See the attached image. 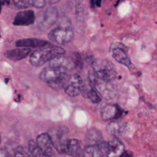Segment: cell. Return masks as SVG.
Wrapping results in <instances>:
<instances>
[{
    "instance_id": "8",
    "label": "cell",
    "mask_w": 157,
    "mask_h": 157,
    "mask_svg": "<svg viewBox=\"0 0 157 157\" xmlns=\"http://www.w3.org/2000/svg\"><path fill=\"white\" fill-rule=\"evenodd\" d=\"M84 88L81 77L75 74L71 76L64 87L65 93L71 97H75L81 93Z\"/></svg>"
},
{
    "instance_id": "14",
    "label": "cell",
    "mask_w": 157,
    "mask_h": 157,
    "mask_svg": "<svg viewBox=\"0 0 157 157\" xmlns=\"http://www.w3.org/2000/svg\"><path fill=\"white\" fill-rule=\"evenodd\" d=\"M112 56L118 63L128 67L130 70L134 68V64L123 48L120 47L113 48L112 49Z\"/></svg>"
},
{
    "instance_id": "29",
    "label": "cell",
    "mask_w": 157,
    "mask_h": 157,
    "mask_svg": "<svg viewBox=\"0 0 157 157\" xmlns=\"http://www.w3.org/2000/svg\"><path fill=\"white\" fill-rule=\"evenodd\" d=\"M101 1H96V6H98V7H100V6H101Z\"/></svg>"
},
{
    "instance_id": "7",
    "label": "cell",
    "mask_w": 157,
    "mask_h": 157,
    "mask_svg": "<svg viewBox=\"0 0 157 157\" xmlns=\"http://www.w3.org/2000/svg\"><path fill=\"white\" fill-rule=\"evenodd\" d=\"M67 129L66 128H55L49 134L55 148L61 154H66V147L68 142L67 139Z\"/></svg>"
},
{
    "instance_id": "20",
    "label": "cell",
    "mask_w": 157,
    "mask_h": 157,
    "mask_svg": "<svg viewBox=\"0 0 157 157\" xmlns=\"http://www.w3.org/2000/svg\"><path fill=\"white\" fill-rule=\"evenodd\" d=\"M127 128L126 123H123L120 121H113L109 123L106 126L107 132L112 135L123 133Z\"/></svg>"
},
{
    "instance_id": "9",
    "label": "cell",
    "mask_w": 157,
    "mask_h": 157,
    "mask_svg": "<svg viewBox=\"0 0 157 157\" xmlns=\"http://www.w3.org/2000/svg\"><path fill=\"white\" fill-rule=\"evenodd\" d=\"M36 144L39 148L47 155L54 157L55 151L52 139L48 133L39 134L36 138Z\"/></svg>"
},
{
    "instance_id": "27",
    "label": "cell",
    "mask_w": 157,
    "mask_h": 157,
    "mask_svg": "<svg viewBox=\"0 0 157 157\" xmlns=\"http://www.w3.org/2000/svg\"><path fill=\"white\" fill-rule=\"evenodd\" d=\"M0 157H12L10 153L4 149H0Z\"/></svg>"
},
{
    "instance_id": "10",
    "label": "cell",
    "mask_w": 157,
    "mask_h": 157,
    "mask_svg": "<svg viewBox=\"0 0 157 157\" xmlns=\"http://www.w3.org/2000/svg\"><path fill=\"white\" fill-rule=\"evenodd\" d=\"M35 14L32 10H24L17 13L13 24L15 26H28L34 23Z\"/></svg>"
},
{
    "instance_id": "25",
    "label": "cell",
    "mask_w": 157,
    "mask_h": 157,
    "mask_svg": "<svg viewBox=\"0 0 157 157\" xmlns=\"http://www.w3.org/2000/svg\"><path fill=\"white\" fill-rule=\"evenodd\" d=\"M72 58L75 63V67H78V66L80 67L81 66V64H82L81 57L78 53H74V55L72 56Z\"/></svg>"
},
{
    "instance_id": "18",
    "label": "cell",
    "mask_w": 157,
    "mask_h": 157,
    "mask_svg": "<svg viewBox=\"0 0 157 157\" xmlns=\"http://www.w3.org/2000/svg\"><path fill=\"white\" fill-rule=\"evenodd\" d=\"M109 153L108 157H118L124 152V145L118 139L114 138L108 142Z\"/></svg>"
},
{
    "instance_id": "16",
    "label": "cell",
    "mask_w": 157,
    "mask_h": 157,
    "mask_svg": "<svg viewBox=\"0 0 157 157\" xmlns=\"http://www.w3.org/2000/svg\"><path fill=\"white\" fill-rule=\"evenodd\" d=\"M30 53L31 49L28 48H18L6 51L4 56L10 60L17 61L24 59Z\"/></svg>"
},
{
    "instance_id": "26",
    "label": "cell",
    "mask_w": 157,
    "mask_h": 157,
    "mask_svg": "<svg viewBox=\"0 0 157 157\" xmlns=\"http://www.w3.org/2000/svg\"><path fill=\"white\" fill-rule=\"evenodd\" d=\"M14 157H31L28 153L24 151L23 150H17Z\"/></svg>"
},
{
    "instance_id": "1",
    "label": "cell",
    "mask_w": 157,
    "mask_h": 157,
    "mask_svg": "<svg viewBox=\"0 0 157 157\" xmlns=\"http://www.w3.org/2000/svg\"><path fill=\"white\" fill-rule=\"evenodd\" d=\"M39 78L52 89L57 91L64 88L70 76L65 70L48 66L40 72Z\"/></svg>"
},
{
    "instance_id": "22",
    "label": "cell",
    "mask_w": 157,
    "mask_h": 157,
    "mask_svg": "<svg viewBox=\"0 0 157 157\" xmlns=\"http://www.w3.org/2000/svg\"><path fill=\"white\" fill-rule=\"evenodd\" d=\"M82 93L84 94V96L90 99L93 102L98 103L101 101L100 96L92 86H91L90 89L86 90V91H83Z\"/></svg>"
},
{
    "instance_id": "28",
    "label": "cell",
    "mask_w": 157,
    "mask_h": 157,
    "mask_svg": "<svg viewBox=\"0 0 157 157\" xmlns=\"http://www.w3.org/2000/svg\"><path fill=\"white\" fill-rule=\"evenodd\" d=\"M118 157H132V154L128 151H124V152Z\"/></svg>"
},
{
    "instance_id": "24",
    "label": "cell",
    "mask_w": 157,
    "mask_h": 157,
    "mask_svg": "<svg viewBox=\"0 0 157 157\" xmlns=\"http://www.w3.org/2000/svg\"><path fill=\"white\" fill-rule=\"evenodd\" d=\"M46 1L44 0H31V6L36 8H42L45 6Z\"/></svg>"
},
{
    "instance_id": "19",
    "label": "cell",
    "mask_w": 157,
    "mask_h": 157,
    "mask_svg": "<svg viewBox=\"0 0 157 157\" xmlns=\"http://www.w3.org/2000/svg\"><path fill=\"white\" fill-rule=\"evenodd\" d=\"M102 142V134L97 129H91L87 132L85 137V143L86 144V147L95 145Z\"/></svg>"
},
{
    "instance_id": "5",
    "label": "cell",
    "mask_w": 157,
    "mask_h": 157,
    "mask_svg": "<svg viewBox=\"0 0 157 157\" xmlns=\"http://www.w3.org/2000/svg\"><path fill=\"white\" fill-rule=\"evenodd\" d=\"M74 34L73 29L71 26H59L51 30L48 34V37L56 44L65 45L73 39Z\"/></svg>"
},
{
    "instance_id": "17",
    "label": "cell",
    "mask_w": 157,
    "mask_h": 157,
    "mask_svg": "<svg viewBox=\"0 0 157 157\" xmlns=\"http://www.w3.org/2000/svg\"><path fill=\"white\" fill-rule=\"evenodd\" d=\"M50 43L45 40L36 39V38H28L18 40L16 42V46L18 47H43L49 44Z\"/></svg>"
},
{
    "instance_id": "15",
    "label": "cell",
    "mask_w": 157,
    "mask_h": 157,
    "mask_svg": "<svg viewBox=\"0 0 157 157\" xmlns=\"http://www.w3.org/2000/svg\"><path fill=\"white\" fill-rule=\"evenodd\" d=\"M66 154L73 157H84V151L81 148L80 142L75 139H69L66 147Z\"/></svg>"
},
{
    "instance_id": "4",
    "label": "cell",
    "mask_w": 157,
    "mask_h": 157,
    "mask_svg": "<svg viewBox=\"0 0 157 157\" xmlns=\"http://www.w3.org/2000/svg\"><path fill=\"white\" fill-rule=\"evenodd\" d=\"M91 86L99 93L101 97L106 100H110L116 95V90L110 83L105 82L97 78L94 74H89Z\"/></svg>"
},
{
    "instance_id": "30",
    "label": "cell",
    "mask_w": 157,
    "mask_h": 157,
    "mask_svg": "<svg viewBox=\"0 0 157 157\" xmlns=\"http://www.w3.org/2000/svg\"><path fill=\"white\" fill-rule=\"evenodd\" d=\"M1 134H0V143H1Z\"/></svg>"
},
{
    "instance_id": "12",
    "label": "cell",
    "mask_w": 157,
    "mask_h": 157,
    "mask_svg": "<svg viewBox=\"0 0 157 157\" xmlns=\"http://www.w3.org/2000/svg\"><path fill=\"white\" fill-rule=\"evenodd\" d=\"M48 66L62 69L66 71L76 67L72 57L64 56H59L50 61Z\"/></svg>"
},
{
    "instance_id": "11",
    "label": "cell",
    "mask_w": 157,
    "mask_h": 157,
    "mask_svg": "<svg viewBox=\"0 0 157 157\" xmlns=\"http://www.w3.org/2000/svg\"><path fill=\"white\" fill-rule=\"evenodd\" d=\"M123 114V110L118 105L107 104L104 106L100 112L102 120H109L113 118H120Z\"/></svg>"
},
{
    "instance_id": "21",
    "label": "cell",
    "mask_w": 157,
    "mask_h": 157,
    "mask_svg": "<svg viewBox=\"0 0 157 157\" xmlns=\"http://www.w3.org/2000/svg\"><path fill=\"white\" fill-rule=\"evenodd\" d=\"M28 149L33 157H52L45 154L33 140H31L29 142Z\"/></svg>"
},
{
    "instance_id": "2",
    "label": "cell",
    "mask_w": 157,
    "mask_h": 157,
    "mask_svg": "<svg viewBox=\"0 0 157 157\" xmlns=\"http://www.w3.org/2000/svg\"><path fill=\"white\" fill-rule=\"evenodd\" d=\"M65 53V50L61 47L50 45L40 47L30 55L29 62L35 66H40L48 61H52L56 57L61 56Z\"/></svg>"
},
{
    "instance_id": "13",
    "label": "cell",
    "mask_w": 157,
    "mask_h": 157,
    "mask_svg": "<svg viewBox=\"0 0 157 157\" xmlns=\"http://www.w3.org/2000/svg\"><path fill=\"white\" fill-rule=\"evenodd\" d=\"M85 150L92 157H108L109 153L108 142H102L95 145L86 147Z\"/></svg>"
},
{
    "instance_id": "23",
    "label": "cell",
    "mask_w": 157,
    "mask_h": 157,
    "mask_svg": "<svg viewBox=\"0 0 157 157\" xmlns=\"http://www.w3.org/2000/svg\"><path fill=\"white\" fill-rule=\"evenodd\" d=\"M15 7L19 9H25L31 6V0H15L13 1Z\"/></svg>"
},
{
    "instance_id": "3",
    "label": "cell",
    "mask_w": 157,
    "mask_h": 157,
    "mask_svg": "<svg viewBox=\"0 0 157 157\" xmlns=\"http://www.w3.org/2000/svg\"><path fill=\"white\" fill-rule=\"evenodd\" d=\"M91 67L94 75L99 79L111 83L117 77V69L113 63L105 59H96L93 61Z\"/></svg>"
},
{
    "instance_id": "6",
    "label": "cell",
    "mask_w": 157,
    "mask_h": 157,
    "mask_svg": "<svg viewBox=\"0 0 157 157\" xmlns=\"http://www.w3.org/2000/svg\"><path fill=\"white\" fill-rule=\"evenodd\" d=\"M58 12L55 7H50L38 13L37 26L39 29L45 31L50 28L57 20Z\"/></svg>"
}]
</instances>
